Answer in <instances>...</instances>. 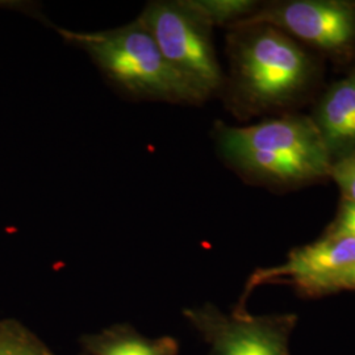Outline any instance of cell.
Here are the masks:
<instances>
[{"label": "cell", "instance_id": "obj_1", "mask_svg": "<svg viewBox=\"0 0 355 355\" xmlns=\"http://www.w3.org/2000/svg\"><path fill=\"white\" fill-rule=\"evenodd\" d=\"M228 55L227 99L233 112L243 116L293 102L306 89L315 70L295 38L262 23L232 26Z\"/></svg>", "mask_w": 355, "mask_h": 355}, {"label": "cell", "instance_id": "obj_2", "mask_svg": "<svg viewBox=\"0 0 355 355\" xmlns=\"http://www.w3.org/2000/svg\"><path fill=\"white\" fill-rule=\"evenodd\" d=\"M220 155L241 177L268 184H297L330 175L331 159L308 116H283L248 127L217 124Z\"/></svg>", "mask_w": 355, "mask_h": 355}, {"label": "cell", "instance_id": "obj_3", "mask_svg": "<svg viewBox=\"0 0 355 355\" xmlns=\"http://www.w3.org/2000/svg\"><path fill=\"white\" fill-rule=\"evenodd\" d=\"M61 33L89 54L114 87L133 99L174 104L205 102L167 64L154 38L137 19L111 31Z\"/></svg>", "mask_w": 355, "mask_h": 355}, {"label": "cell", "instance_id": "obj_4", "mask_svg": "<svg viewBox=\"0 0 355 355\" xmlns=\"http://www.w3.org/2000/svg\"><path fill=\"white\" fill-rule=\"evenodd\" d=\"M164 58L207 101L223 87L224 76L212 42V28L191 0L150 1L137 17Z\"/></svg>", "mask_w": 355, "mask_h": 355}, {"label": "cell", "instance_id": "obj_5", "mask_svg": "<svg viewBox=\"0 0 355 355\" xmlns=\"http://www.w3.org/2000/svg\"><path fill=\"white\" fill-rule=\"evenodd\" d=\"M240 23L272 26L290 37L331 55L355 48V3L345 0H290L261 6Z\"/></svg>", "mask_w": 355, "mask_h": 355}, {"label": "cell", "instance_id": "obj_6", "mask_svg": "<svg viewBox=\"0 0 355 355\" xmlns=\"http://www.w3.org/2000/svg\"><path fill=\"white\" fill-rule=\"evenodd\" d=\"M192 316L211 343L212 355H288L295 325L292 315L227 318L204 309L192 312Z\"/></svg>", "mask_w": 355, "mask_h": 355}, {"label": "cell", "instance_id": "obj_7", "mask_svg": "<svg viewBox=\"0 0 355 355\" xmlns=\"http://www.w3.org/2000/svg\"><path fill=\"white\" fill-rule=\"evenodd\" d=\"M355 263V240L325 234L318 241L292 250L280 266L257 271L250 288L277 280H288L309 296L333 292V284L346 268Z\"/></svg>", "mask_w": 355, "mask_h": 355}, {"label": "cell", "instance_id": "obj_8", "mask_svg": "<svg viewBox=\"0 0 355 355\" xmlns=\"http://www.w3.org/2000/svg\"><path fill=\"white\" fill-rule=\"evenodd\" d=\"M311 119L333 164L355 154V69L325 91Z\"/></svg>", "mask_w": 355, "mask_h": 355}, {"label": "cell", "instance_id": "obj_9", "mask_svg": "<svg viewBox=\"0 0 355 355\" xmlns=\"http://www.w3.org/2000/svg\"><path fill=\"white\" fill-rule=\"evenodd\" d=\"M191 3L212 26H233L261 7L253 0H191Z\"/></svg>", "mask_w": 355, "mask_h": 355}, {"label": "cell", "instance_id": "obj_10", "mask_svg": "<svg viewBox=\"0 0 355 355\" xmlns=\"http://www.w3.org/2000/svg\"><path fill=\"white\" fill-rule=\"evenodd\" d=\"M173 343L123 336L103 343L96 355H173Z\"/></svg>", "mask_w": 355, "mask_h": 355}, {"label": "cell", "instance_id": "obj_11", "mask_svg": "<svg viewBox=\"0 0 355 355\" xmlns=\"http://www.w3.org/2000/svg\"><path fill=\"white\" fill-rule=\"evenodd\" d=\"M330 177L340 186L343 199L355 204V154L334 162L331 165Z\"/></svg>", "mask_w": 355, "mask_h": 355}, {"label": "cell", "instance_id": "obj_12", "mask_svg": "<svg viewBox=\"0 0 355 355\" xmlns=\"http://www.w3.org/2000/svg\"><path fill=\"white\" fill-rule=\"evenodd\" d=\"M327 234L355 240V204L343 199L338 215L330 225Z\"/></svg>", "mask_w": 355, "mask_h": 355}, {"label": "cell", "instance_id": "obj_13", "mask_svg": "<svg viewBox=\"0 0 355 355\" xmlns=\"http://www.w3.org/2000/svg\"><path fill=\"white\" fill-rule=\"evenodd\" d=\"M0 355H45L21 343L0 340Z\"/></svg>", "mask_w": 355, "mask_h": 355}, {"label": "cell", "instance_id": "obj_14", "mask_svg": "<svg viewBox=\"0 0 355 355\" xmlns=\"http://www.w3.org/2000/svg\"><path fill=\"white\" fill-rule=\"evenodd\" d=\"M355 290V263L346 268L333 284V292Z\"/></svg>", "mask_w": 355, "mask_h": 355}]
</instances>
